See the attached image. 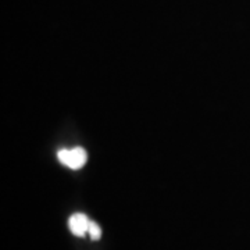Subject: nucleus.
Segmentation results:
<instances>
[{"instance_id": "f257e3e1", "label": "nucleus", "mask_w": 250, "mask_h": 250, "mask_svg": "<svg viewBox=\"0 0 250 250\" xmlns=\"http://www.w3.org/2000/svg\"><path fill=\"white\" fill-rule=\"evenodd\" d=\"M59 160L72 170H78L86 163V152L81 147H75L72 150H60Z\"/></svg>"}, {"instance_id": "f03ea898", "label": "nucleus", "mask_w": 250, "mask_h": 250, "mask_svg": "<svg viewBox=\"0 0 250 250\" xmlns=\"http://www.w3.org/2000/svg\"><path fill=\"white\" fill-rule=\"evenodd\" d=\"M90 221L86 218V215L83 214H74L68 220V227L71 229V232L77 236H83L85 233L89 231Z\"/></svg>"}, {"instance_id": "7ed1b4c3", "label": "nucleus", "mask_w": 250, "mask_h": 250, "mask_svg": "<svg viewBox=\"0 0 250 250\" xmlns=\"http://www.w3.org/2000/svg\"><path fill=\"white\" fill-rule=\"evenodd\" d=\"M88 232L90 233V236H92L93 241H98V239H100V236H102V229H100V227L96 223L89 224V231Z\"/></svg>"}]
</instances>
